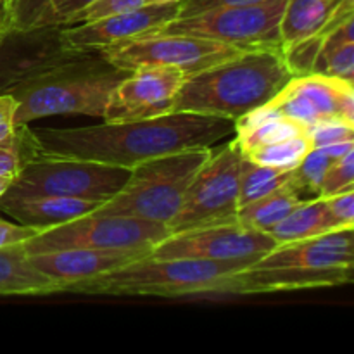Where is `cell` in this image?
<instances>
[{
	"instance_id": "cell-1",
	"label": "cell",
	"mask_w": 354,
	"mask_h": 354,
	"mask_svg": "<svg viewBox=\"0 0 354 354\" xmlns=\"http://www.w3.org/2000/svg\"><path fill=\"white\" fill-rule=\"evenodd\" d=\"M38 152L86 159L131 169L140 162L190 149H204L235 133V121L209 114L173 111L149 120L83 128L33 130Z\"/></svg>"
},
{
	"instance_id": "cell-2",
	"label": "cell",
	"mask_w": 354,
	"mask_h": 354,
	"mask_svg": "<svg viewBox=\"0 0 354 354\" xmlns=\"http://www.w3.org/2000/svg\"><path fill=\"white\" fill-rule=\"evenodd\" d=\"M354 227L277 244L245 270L227 277L216 294H265L339 287L353 282Z\"/></svg>"
},
{
	"instance_id": "cell-3",
	"label": "cell",
	"mask_w": 354,
	"mask_h": 354,
	"mask_svg": "<svg viewBox=\"0 0 354 354\" xmlns=\"http://www.w3.org/2000/svg\"><path fill=\"white\" fill-rule=\"evenodd\" d=\"M292 80L283 50H248L185 76L173 111L239 120L266 106ZM171 111V113H173Z\"/></svg>"
},
{
	"instance_id": "cell-4",
	"label": "cell",
	"mask_w": 354,
	"mask_h": 354,
	"mask_svg": "<svg viewBox=\"0 0 354 354\" xmlns=\"http://www.w3.org/2000/svg\"><path fill=\"white\" fill-rule=\"evenodd\" d=\"M130 73L114 66L102 50L78 52L7 92L17 102L14 124L57 114L102 118L113 90Z\"/></svg>"
},
{
	"instance_id": "cell-5",
	"label": "cell",
	"mask_w": 354,
	"mask_h": 354,
	"mask_svg": "<svg viewBox=\"0 0 354 354\" xmlns=\"http://www.w3.org/2000/svg\"><path fill=\"white\" fill-rule=\"evenodd\" d=\"M252 263L251 259L207 261L147 254L107 273L69 283L61 292L158 297L216 294L227 277L245 270Z\"/></svg>"
},
{
	"instance_id": "cell-6",
	"label": "cell",
	"mask_w": 354,
	"mask_h": 354,
	"mask_svg": "<svg viewBox=\"0 0 354 354\" xmlns=\"http://www.w3.org/2000/svg\"><path fill=\"white\" fill-rule=\"evenodd\" d=\"M211 147L190 149L149 159L131 168L123 189L92 213L138 218L168 225Z\"/></svg>"
},
{
	"instance_id": "cell-7",
	"label": "cell",
	"mask_w": 354,
	"mask_h": 354,
	"mask_svg": "<svg viewBox=\"0 0 354 354\" xmlns=\"http://www.w3.org/2000/svg\"><path fill=\"white\" fill-rule=\"evenodd\" d=\"M130 173L131 169L120 166L38 152L19 169L0 199L73 197L102 204L123 189Z\"/></svg>"
},
{
	"instance_id": "cell-8",
	"label": "cell",
	"mask_w": 354,
	"mask_h": 354,
	"mask_svg": "<svg viewBox=\"0 0 354 354\" xmlns=\"http://www.w3.org/2000/svg\"><path fill=\"white\" fill-rule=\"evenodd\" d=\"M168 235H171L168 225L158 221L88 213L68 223L38 232L23 245L28 256L62 249L152 251Z\"/></svg>"
},
{
	"instance_id": "cell-9",
	"label": "cell",
	"mask_w": 354,
	"mask_h": 354,
	"mask_svg": "<svg viewBox=\"0 0 354 354\" xmlns=\"http://www.w3.org/2000/svg\"><path fill=\"white\" fill-rule=\"evenodd\" d=\"M242 159L244 152L237 138L218 152H211L190 182L176 214L169 220L171 234L237 221Z\"/></svg>"
},
{
	"instance_id": "cell-10",
	"label": "cell",
	"mask_w": 354,
	"mask_h": 354,
	"mask_svg": "<svg viewBox=\"0 0 354 354\" xmlns=\"http://www.w3.org/2000/svg\"><path fill=\"white\" fill-rule=\"evenodd\" d=\"M287 0H261L245 6L221 7L189 17H178L158 33L192 35L221 41L242 52L282 50L280 19Z\"/></svg>"
},
{
	"instance_id": "cell-11",
	"label": "cell",
	"mask_w": 354,
	"mask_h": 354,
	"mask_svg": "<svg viewBox=\"0 0 354 354\" xmlns=\"http://www.w3.org/2000/svg\"><path fill=\"white\" fill-rule=\"evenodd\" d=\"M102 52L114 66L128 71L138 66L159 64L178 68L183 75L190 76L234 57L242 50L192 35L151 33L114 44Z\"/></svg>"
},
{
	"instance_id": "cell-12",
	"label": "cell",
	"mask_w": 354,
	"mask_h": 354,
	"mask_svg": "<svg viewBox=\"0 0 354 354\" xmlns=\"http://www.w3.org/2000/svg\"><path fill=\"white\" fill-rule=\"evenodd\" d=\"M277 245L272 235L254 230L239 221L209 225L175 232L152 248L154 258L207 259V261H232V259L259 258Z\"/></svg>"
},
{
	"instance_id": "cell-13",
	"label": "cell",
	"mask_w": 354,
	"mask_h": 354,
	"mask_svg": "<svg viewBox=\"0 0 354 354\" xmlns=\"http://www.w3.org/2000/svg\"><path fill=\"white\" fill-rule=\"evenodd\" d=\"M183 80L182 69L173 66H138L113 90L102 120L127 123L171 113Z\"/></svg>"
},
{
	"instance_id": "cell-14",
	"label": "cell",
	"mask_w": 354,
	"mask_h": 354,
	"mask_svg": "<svg viewBox=\"0 0 354 354\" xmlns=\"http://www.w3.org/2000/svg\"><path fill=\"white\" fill-rule=\"evenodd\" d=\"M266 106L306 128L335 120L354 124V86L332 76L310 73L290 80Z\"/></svg>"
},
{
	"instance_id": "cell-15",
	"label": "cell",
	"mask_w": 354,
	"mask_h": 354,
	"mask_svg": "<svg viewBox=\"0 0 354 354\" xmlns=\"http://www.w3.org/2000/svg\"><path fill=\"white\" fill-rule=\"evenodd\" d=\"M180 2L145 3L138 9L102 17L92 23L61 26V40L71 52L104 50L114 44L158 33L178 19Z\"/></svg>"
},
{
	"instance_id": "cell-16",
	"label": "cell",
	"mask_w": 354,
	"mask_h": 354,
	"mask_svg": "<svg viewBox=\"0 0 354 354\" xmlns=\"http://www.w3.org/2000/svg\"><path fill=\"white\" fill-rule=\"evenodd\" d=\"M78 52L62 45L61 26L12 31L0 44V93L40 75Z\"/></svg>"
},
{
	"instance_id": "cell-17",
	"label": "cell",
	"mask_w": 354,
	"mask_h": 354,
	"mask_svg": "<svg viewBox=\"0 0 354 354\" xmlns=\"http://www.w3.org/2000/svg\"><path fill=\"white\" fill-rule=\"evenodd\" d=\"M151 251H118V249H62V251L31 254L30 261L41 275L59 286V292L69 283L107 273L144 258Z\"/></svg>"
},
{
	"instance_id": "cell-18",
	"label": "cell",
	"mask_w": 354,
	"mask_h": 354,
	"mask_svg": "<svg viewBox=\"0 0 354 354\" xmlns=\"http://www.w3.org/2000/svg\"><path fill=\"white\" fill-rule=\"evenodd\" d=\"M354 16V0H287L280 19L282 50L313 35H327Z\"/></svg>"
},
{
	"instance_id": "cell-19",
	"label": "cell",
	"mask_w": 354,
	"mask_h": 354,
	"mask_svg": "<svg viewBox=\"0 0 354 354\" xmlns=\"http://www.w3.org/2000/svg\"><path fill=\"white\" fill-rule=\"evenodd\" d=\"M100 206L97 201L73 197H35V199H0V213H6L16 223L35 228L37 232L68 223L85 216Z\"/></svg>"
},
{
	"instance_id": "cell-20",
	"label": "cell",
	"mask_w": 354,
	"mask_h": 354,
	"mask_svg": "<svg viewBox=\"0 0 354 354\" xmlns=\"http://www.w3.org/2000/svg\"><path fill=\"white\" fill-rule=\"evenodd\" d=\"M54 292H59V286L31 265L23 244L0 248V296Z\"/></svg>"
},
{
	"instance_id": "cell-21",
	"label": "cell",
	"mask_w": 354,
	"mask_h": 354,
	"mask_svg": "<svg viewBox=\"0 0 354 354\" xmlns=\"http://www.w3.org/2000/svg\"><path fill=\"white\" fill-rule=\"evenodd\" d=\"M304 131H308L304 124L283 116L282 113L272 109L270 106H263L235 120V133H237L235 138L242 152H249L261 145L273 144V142L286 140Z\"/></svg>"
},
{
	"instance_id": "cell-22",
	"label": "cell",
	"mask_w": 354,
	"mask_h": 354,
	"mask_svg": "<svg viewBox=\"0 0 354 354\" xmlns=\"http://www.w3.org/2000/svg\"><path fill=\"white\" fill-rule=\"evenodd\" d=\"M339 228L344 227L328 209L324 197H318L308 203H301L277 227L270 230V235L277 244H283V242L317 237V235L339 230Z\"/></svg>"
},
{
	"instance_id": "cell-23",
	"label": "cell",
	"mask_w": 354,
	"mask_h": 354,
	"mask_svg": "<svg viewBox=\"0 0 354 354\" xmlns=\"http://www.w3.org/2000/svg\"><path fill=\"white\" fill-rule=\"evenodd\" d=\"M354 16L346 19L324 38L313 73L353 83L354 78Z\"/></svg>"
},
{
	"instance_id": "cell-24",
	"label": "cell",
	"mask_w": 354,
	"mask_h": 354,
	"mask_svg": "<svg viewBox=\"0 0 354 354\" xmlns=\"http://www.w3.org/2000/svg\"><path fill=\"white\" fill-rule=\"evenodd\" d=\"M289 182V180H287ZM301 204L299 197L294 194L289 183H283L268 196L256 199L245 206L239 207L237 221L254 230L270 234L273 227L280 223L292 209Z\"/></svg>"
},
{
	"instance_id": "cell-25",
	"label": "cell",
	"mask_w": 354,
	"mask_h": 354,
	"mask_svg": "<svg viewBox=\"0 0 354 354\" xmlns=\"http://www.w3.org/2000/svg\"><path fill=\"white\" fill-rule=\"evenodd\" d=\"M289 178V169L256 165V162H252L251 159L244 156L241 169V183H239V207L268 196L270 192L287 183Z\"/></svg>"
},
{
	"instance_id": "cell-26",
	"label": "cell",
	"mask_w": 354,
	"mask_h": 354,
	"mask_svg": "<svg viewBox=\"0 0 354 354\" xmlns=\"http://www.w3.org/2000/svg\"><path fill=\"white\" fill-rule=\"evenodd\" d=\"M311 149H313V144H311L310 131H304V133L296 135V137L252 149V151L244 152V156L251 159L252 162H256V165L292 171Z\"/></svg>"
},
{
	"instance_id": "cell-27",
	"label": "cell",
	"mask_w": 354,
	"mask_h": 354,
	"mask_svg": "<svg viewBox=\"0 0 354 354\" xmlns=\"http://www.w3.org/2000/svg\"><path fill=\"white\" fill-rule=\"evenodd\" d=\"M38 156V142L30 124L16 127L12 135L0 142V176L14 180L30 159Z\"/></svg>"
},
{
	"instance_id": "cell-28",
	"label": "cell",
	"mask_w": 354,
	"mask_h": 354,
	"mask_svg": "<svg viewBox=\"0 0 354 354\" xmlns=\"http://www.w3.org/2000/svg\"><path fill=\"white\" fill-rule=\"evenodd\" d=\"M325 37L327 35L318 33L290 45V47L283 48V59H286V64L289 68L292 78L313 73L315 61H317L318 52H320Z\"/></svg>"
},
{
	"instance_id": "cell-29",
	"label": "cell",
	"mask_w": 354,
	"mask_h": 354,
	"mask_svg": "<svg viewBox=\"0 0 354 354\" xmlns=\"http://www.w3.org/2000/svg\"><path fill=\"white\" fill-rule=\"evenodd\" d=\"M348 190H354V151L332 162L322 180L320 197H330Z\"/></svg>"
},
{
	"instance_id": "cell-30",
	"label": "cell",
	"mask_w": 354,
	"mask_h": 354,
	"mask_svg": "<svg viewBox=\"0 0 354 354\" xmlns=\"http://www.w3.org/2000/svg\"><path fill=\"white\" fill-rule=\"evenodd\" d=\"M142 6H145V0H95L90 6H86L85 9L76 12L66 26H69V24L92 23V21L102 19V17H109L114 16V14L138 9Z\"/></svg>"
},
{
	"instance_id": "cell-31",
	"label": "cell",
	"mask_w": 354,
	"mask_h": 354,
	"mask_svg": "<svg viewBox=\"0 0 354 354\" xmlns=\"http://www.w3.org/2000/svg\"><path fill=\"white\" fill-rule=\"evenodd\" d=\"M95 0H48L47 7L38 17L37 28L40 26H66L71 17Z\"/></svg>"
},
{
	"instance_id": "cell-32",
	"label": "cell",
	"mask_w": 354,
	"mask_h": 354,
	"mask_svg": "<svg viewBox=\"0 0 354 354\" xmlns=\"http://www.w3.org/2000/svg\"><path fill=\"white\" fill-rule=\"evenodd\" d=\"M308 131L313 147H327V145L354 140V124L346 121H324L308 128Z\"/></svg>"
},
{
	"instance_id": "cell-33",
	"label": "cell",
	"mask_w": 354,
	"mask_h": 354,
	"mask_svg": "<svg viewBox=\"0 0 354 354\" xmlns=\"http://www.w3.org/2000/svg\"><path fill=\"white\" fill-rule=\"evenodd\" d=\"M48 0H12V16L14 30L26 31L37 28L38 17L47 7Z\"/></svg>"
},
{
	"instance_id": "cell-34",
	"label": "cell",
	"mask_w": 354,
	"mask_h": 354,
	"mask_svg": "<svg viewBox=\"0 0 354 354\" xmlns=\"http://www.w3.org/2000/svg\"><path fill=\"white\" fill-rule=\"evenodd\" d=\"M324 199L342 227H354V190L324 197Z\"/></svg>"
},
{
	"instance_id": "cell-35",
	"label": "cell",
	"mask_w": 354,
	"mask_h": 354,
	"mask_svg": "<svg viewBox=\"0 0 354 354\" xmlns=\"http://www.w3.org/2000/svg\"><path fill=\"white\" fill-rule=\"evenodd\" d=\"M261 0H180V16L189 17L194 14L206 12V10L221 9V7L245 6V3H256Z\"/></svg>"
},
{
	"instance_id": "cell-36",
	"label": "cell",
	"mask_w": 354,
	"mask_h": 354,
	"mask_svg": "<svg viewBox=\"0 0 354 354\" xmlns=\"http://www.w3.org/2000/svg\"><path fill=\"white\" fill-rule=\"evenodd\" d=\"M38 232L35 228L24 227V225L12 223V221L0 220V248H6V245H14V244H24L26 241H30L31 237H35Z\"/></svg>"
},
{
	"instance_id": "cell-37",
	"label": "cell",
	"mask_w": 354,
	"mask_h": 354,
	"mask_svg": "<svg viewBox=\"0 0 354 354\" xmlns=\"http://www.w3.org/2000/svg\"><path fill=\"white\" fill-rule=\"evenodd\" d=\"M17 102L10 93H0V142L6 140L16 130L14 114H16Z\"/></svg>"
},
{
	"instance_id": "cell-38",
	"label": "cell",
	"mask_w": 354,
	"mask_h": 354,
	"mask_svg": "<svg viewBox=\"0 0 354 354\" xmlns=\"http://www.w3.org/2000/svg\"><path fill=\"white\" fill-rule=\"evenodd\" d=\"M14 30L12 6L9 0H0V44L9 37Z\"/></svg>"
},
{
	"instance_id": "cell-39",
	"label": "cell",
	"mask_w": 354,
	"mask_h": 354,
	"mask_svg": "<svg viewBox=\"0 0 354 354\" xmlns=\"http://www.w3.org/2000/svg\"><path fill=\"white\" fill-rule=\"evenodd\" d=\"M10 182H12V180L7 178V176H0V197H2L3 194H6V190L9 189Z\"/></svg>"
},
{
	"instance_id": "cell-40",
	"label": "cell",
	"mask_w": 354,
	"mask_h": 354,
	"mask_svg": "<svg viewBox=\"0 0 354 354\" xmlns=\"http://www.w3.org/2000/svg\"><path fill=\"white\" fill-rule=\"evenodd\" d=\"M168 2H180V0H145V3H168Z\"/></svg>"
},
{
	"instance_id": "cell-41",
	"label": "cell",
	"mask_w": 354,
	"mask_h": 354,
	"mask_svg": "<svg viewBox=\"0 0 354 354\" xmlns=\"http://www.w3.org/2000/svg\"><path fill=\"white\" fill-rule=\"evenodd\" d=\"M0 220H3V218H2V216H0Z\"/></svg>"
},
{
	"instance_id": "cell-42",
	"label": "cell",
	"mask_w": 354,
	"mask_h": 354,
	"mask_svg": "<svg viewBox=\"0 0 354 354\" xmlns=\"http://www.w3.org/2000/svg\"><path fill=\"white\" fill-rule=\"evenodd\" d=\"M9 2H12V0H9Z\"/></svg>"
}]
</instances>
